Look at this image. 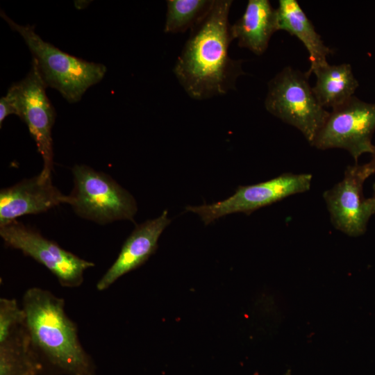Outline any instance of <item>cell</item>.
Here are the masks:
<instances>
[{
  "label": "cell",
  "mask_w": 375,
  "mask_h": 375,
  "mask_svg": "<svg viewBox=\"0 0 375 375\" xmlns=\"http://www.w3.org/2000/svg\"><path fill=\"white\" fill-rule=\"evenodd\" d=\"M46 86L33 60L27 75L14 83L7 93L12 97L17 115L26 124L43 159L40 176L51 178L53 151L51 130L56 112L46 94Z\"/></svg>",
  "instance_id": "cell-6"
},
{
  "label": "cell",
  "mask_w": 375,
  "mask_h": 375,
  "mask_svg": "<svg viewBox=\"0 0 375 375\" xmlns=\"http://www.w3.org/2000/svg\"><path fill=\"white\" fill-rule=\"evenodd\" d=\"M10 115H17V109L12 97L6 93L0 99V126L4 119Z\"/></svg>",
  "instance_id": "cell-19"
},
{
  "label": "cell",
  "mask_w": 375,
  "mask_h": 375,
  "mask_svg": "<svg viewBox=\"0 0 375 375\" xmlns=\"http://www.w3.org/2000/svg\"><path fill=\"white\" fill-rule=\"evenodd\" d=\"M23 375H38L37 372H29L28 373H26Z\"/></svg>",
  "instance_id": "cell-22"
},
{
  "label": "cell",
  "mask_w": 375,
  "mask_h": 375,
  "mask_svg": "<svg viewBox=\"0 0 375 375\" xmlns=\"http://www.w3.org/2000/svg\"><path fill=\"white\" fill-rule=\"evenodd\" d=\"M365 165L370 176L375 174V151L372 154L371 160Z\"/></svg>",
  "instance_id": "cell-20"
},
{
  "label": "cell",
  "mask_w": 375,
  "mask_h": 375,
  "mask_svg": "<svg viewBox=\"0 0 375 375\" xmlns=\"http://www.w3.org/2000/svg\"><path fill=\"white\" fill-rule=\"evenodd\" d=\"M1 17L24 39L46 86L58 91L69 103L79 101L89 88L104 77L105 65L62 51L43 40L34 26L19 24L2 10Z\"/></svg>",
  "instance_id": "cell-3"
},
{
  "label": "cell",
  "mask_w": 375,
  "mask_h": 375,
  "mask_svg": "<svg viewBox=\"0 0 375 375\" xmlns=\"http://www.w3.org/2000/svg\"><path fill=\"white\" fill-rule=\"evenodd\" d=\"M316 83L312 91L324 107L335 108L348 101L358 86L349 64L331 65L328 63L317 69Z\"/></svg>",
  "instance_id": "cell-15"
},
{
  "label": "cell",
  "mask_w": 375,
  "mask_h": 375,
  "mask_svg": "<svg viewBox=\"0 0 375 375\" xmlns=\"http://www.w3.org/2000/svg\"><path fill=\"white\" fill-rule=\"evenodd\" d=\"M88 2H90V1H75V5H78L80 4V6L78 7H77L78 9H82V8H84L87 6V3Z\"/></svg>",
  "instance_id": "cell-21"
},
{
  "label": "cell",
  "mask_w": 375,
  "mask_h": 375,
  "mask_svg": "<svg viewBox=\"0 0 375 375\" xmlns=\"http://www.w3.org/2000/svg\"><path fill=\"white\" fill-rule=\"evenodd\" d=\"M374 131L375 103L362 101L353 96L333 108L312 146L322 150L345 149L357 162L363 153L375 151L372 142Z\"/></svg>",
  "instance_id": "cell-7"
},
{
  "label": "cell",
  "mask_w": 375,
  "mask_h": 375,
  "mask_svg": "<svg viewBox=\"0 0 375 375\" xmlns=\"http://www.w3.org/2000/svg\"><path fill=\"white\" fill-rule=\"evenodd\" d=\"M170 222L165 210L158 217L137 225L114 263L97 283V290H106L119 278L144 264L156 252L158 239Z\"/></svg>",
  "instance_id": "cell-12"
},
{
  "label": "cell",
  "mask_w": 375,
  "mask_h": 375,
  "mask_svg": "<svg viewBox=\"0 0 375 375\" xmlns=\"http://www.w3.org/2000/svg\"><path fill=\"white\" fill-rule=\"evenodd\" d=\"M372 189H373V196H372V198L375 202V183H374L373 185V187H372Z\"/></svg>",
  "instance_id": "cell-23"
},
{
  "label": "cell",
  "mask_w": 375,
  "mask_h": 375,
  "mask_svg": "<svg viewBox=\"0 0 375 375\" xmlns=\"http://www.w3.org/2000/svg\"><path fill=\"white\" fill-rule=\"evenodd\" d=\"M369 176L365 164L348 165L343 178L323 193L333 226L350 237L363 235L375 215L373 198H365L362 190Z\"/></svg>",
  "instance_id": "cell-10"
},
{
  "label": "cell",
  "mask_w": 375,
  "mask_h": 375,
  "mask_svg": "<svg viewBox=\"0 0 375 375\" xmlns=\"http://www.w3.org/2000/svg\"><path fill=\"white\" fill-rule=\"evenodd\" d=\"M231 0H215L205 16L191 29L174 67L187 94L203 100L235 88L237 78L244 74L242 60L228 56L231 33L228 13Z\"/></svg>",
  "instance_id": "cell-1"
},
{
  "label": "cell",
  "mask_w": 375,
  "mask_h": 375,
  "mask_svg": "<svg viewBox=\"0 0 375 375\" xmlns=\"http://www.w3.org/2000/svg\"><path fill=\"white\" fill-rule=\"evenodd\" d=\"M65 194L53 185L51 178L39 174L0 191V226L16 218L46 212L65 203Z\"/></svg>",
  "instance_id": "cell-11"
},
{
  "label": "cell",
  "mask_w": 375,
  "mask_h": 375,
  "mask_svg": "<svg viewBox=\"0 0 375 375\" xmlns=\"http://www.w3.org/2000/svg\"><path fill=\"white\" fill-rule=\"evenodd\" d=\"M213 1L168 0L164 31L185 32L192 29L208 12Z\"/></svg>",
  "instance_id": "cell-17"
},
{
  "label": "cell",
  "mask_w": 375,
  "mask_h": 375,
  "mask_svg": "<svg viewBox=\"0 0 375 375\" xmlns=\"http://www.w3.org/2000/svg\"><path fill=\"white\" fill-rule=\"evenodd\" d=\"M278 29L276 9L267 0H249L242 16L232 26L231 33L238 45L256 55L262 54Z\"/></svg>",
  "instance_id": "cell-13"
},
{
  "label": "cell",
  "mask_w": 375,
  "mask_h": 375,
  "mask_svg": "<svg viewBox=\"0 0 375 375\" xmlns=\"http://www.w3.org/2000/svg\"><path fill=\"white\" fill-rule=\"evenodd\" d=\"M74 188L65 203L76 214L99 224L115 221L134 222L138 206L135 198L111 176L85 165L72 168Z\"/></svg>",
  "instance_id": "cell-4"
},
{
  "label": "cell",
  "mask_w": 375,
  "mask_h": 375,
  "mask_svg": "<svg viewBox=\"0 0 375 375\" xmlns=\"http://www.w3.org/2000/svg\"><path fill=\"white\" fill-rule=\"evenodd\" d=\"M312 180L310 174L284 173L257 184L240 185L235 193L226 199L199 206H188L185 210L197 213L205 225L235 212L249 215L262 207L308 191Z\"/></svg>",
  "instance_id": "cell-8"
},
{
  "label": "cell",
  "mask_w": 375,
  "mask_h": 375,
  "mask_svg": "<svg viewBox=\"0 0 375 375\" xmlns=\"http://www.w3.org/2000/svg\"><path fill=\"white\" fill-rule=\"evenodd\" d=\"M25 325V314L15 299H0V342Z\"/></svg>",
  "instance_id": "cell-18"
},
{
  "label": "cell",
  "mask_w": 375,
  "mask_h": 375,
  "mask_svg": "<svg viewBox=\"0 0 375 375\" xmlns=\"http://www.w3.org/2000/svg\"><path fill=\"white\" fill-rule=\"evenodd\" d=\"M0 235L6 245L44 265L65 288L80 286L85 271L94 266L16 220L0 226Z\"/></svg>",
  "instance_id": "cell-9"
},
{
  "label": "cell",
  "mask_w": 375,
  "mask_h": 375,
  "mask_svg": "<svg viewBox=\"0 0 375 375\" xmlns=\"http://www.w3.org/2000/svg\"><path fill=\"white\" fill-rule=\"evenodd\" d=\"M278 29L296 36L309 53L310 76L319 67L327 64V56L332 51L326 47L296 0H280L276 9Z\"/></svg>",
  "instance_id": "cell-14"
},
{
  "label": "cell",
  "mask_w": 375,
  "mask_h": 375,
  "mask_svg": "<svg viewBox=\"0 0 375 375\" xmlns=\"http://www.w3.org/2000/svg\"><path fill=\"white\" fill-rule=\"evenodd\" d=\"M22 308L31 349L41 374L95 375L76 325L67 315L65 300L40 288L28 289Z\"/></svg>",
  "instance_id": "cell-2"
},
{
  "label": "cell",
  "mask_w": 375,
  "mask_h": 375,
  "mask_svg": "<svg viewBox=\"0 0 375 375\" xmlns=\"http://www.w3.org/2000/svg\"><path fill=\"white\" fill-rule=\"evenodd\" d=\"M309 76L287 67L268 83L266 110L297 128L312 145L329 112L318 101L308 83Z\"/></svg>",
  "instance_id": "cell-5"
},
{
  "label": "cell",
  "mask_w": 375,
  "mask_h": 375,
  "mask_svg": "<svg viewBox=\"0 0 375 375\" xmlns=\"http://www.w3.org/2000/svg\"><path fill=\"white\" fill-rule=\"evenodd\" d=\"M29 372L41 374V369L31 349L25 326L0 342V375H23Z\"/></svg>",
  "instance_id": "cell-16"
}]
</instances>
